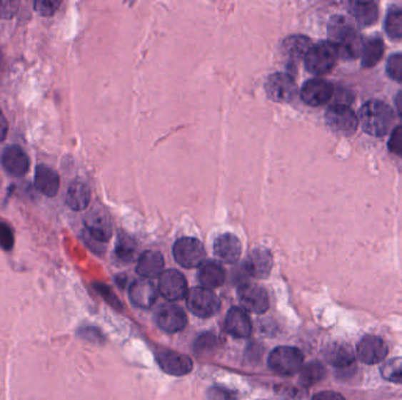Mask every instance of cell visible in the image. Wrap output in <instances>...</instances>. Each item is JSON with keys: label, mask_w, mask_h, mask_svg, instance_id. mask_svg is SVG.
I'll use <instances>...</instances> for the list:
<instances>
[{"label": "cell", "mask_w": 402, "mask_h": 400, "mask_svg": "<svg viewBox=\"0 0 402 400\" xmlns=\"http://www.w3.org/2000/svg\"><path fill=\"white\" fill-rule=\"evenodd\" d=\"M329 43L336 47L338 56L343 59H356L363 54V36L351 20L343 16H334L328 24Z\"/></svg>", "instance_id": "6da1fadb"}, {"label": "cell", "mask_w": 402, "mask_h": 400, "mask_svg": "<svg viewBox=\"0 0 402 400\" xmlns=\"http://www.w3.org/2000/svg\"><path fill=\"white\" fill-rule=\"evenodd\" d=\"M359 118L363 130L372 136H385L394 123L392 108L380 100L366 103L360 109Z\"/></svg>", "instance_id": "7a4b0ae2"}, {"label": "cell", "mask_w": 402, "mask_h": 400, "mask_svg": "<svg viewBox=\"0 0 402 400\" xmlns=\"http://www.w3.org/2000/svg\"><path fill=\"white\" fill-rule=\"evenodd\" d=\"M268 365L280 376H293L301 371L303 366V356L296 347H279L269 354Z\"/></svg>", "instance_id": "3957f363"}, {"label": "cell", "mask_w": 402, "mask_h": 400, "mask_svg": "<svg viewBox=\"0 0 402 400\" xmlns=\"http://www.w3.org/2000/svg\"><path fill=\"white\" fill-rule=\"evenodd\" d=\"M336 47L329 41H320L311 47L305 56V66L307 71L316 76H323L331 72L338 60Z\"/></svg>", "instance_id": "277c9868"}, {"label": "cell", "mask_w": 402, "mask_h": 400, "mask_svg": "<svg viewBox=\"0 0 402 400\" xmlns=\"http://www.w3.org/2000/svg\"><path fill=\"white\" fill-rule=\"evenodd\" d=\"M173 256L178 265L184 268H198L203 265L206 252L203 243L193 237H183L176 242L173 247Z\"/></svg>", "instance_id": "5b68a950"}, {"label": "cell", "mask_w": 402, "mask_h": 400, "mask_svg": "<svg viewBox=\"0 0 402 400\" xmlns=\"http://www.w3.org/2000/svg\"><path fill=\"white\" fill-rule=\"evenodd\" d=\"M186 296L187 308L198 317H211L220 310V299L211 289L194 288Z\"/></svg>", "instance_id": "8992f818"}, {"label": "cell", "mask_w": 402, "mask_h": 400, "mask_svg": "<svg viewBox=\"0 0 402 400\" xmlns=\"http://www.w3.org/2000/svg\"><path fill=\"white\" fill-rule=\"evenodd\" d=\"M326 123L333 132L349 136L356 132L359 120L356 118V113L347 105L334 103L327 109Z\"/></svg>", "instance_id": "52a82bcc"}, {"label": "cell", "mask_w": 402, "mask_h": 400, "mask_svg": "<svg viewBox=\"0 0 402 400\" xmlns=\"http://www.w3.org/2000/svg\"><path fill=\"white\" fill-rule=\"evenodd\" d=\"M87 232L98 243L109 242L114 235L110 215L101 205H96L87 212L84 220Z\"/></svg>", "instance_id": "ba28073f"}, {"label": "cell", "mask_w": 402, "mask_h": 400, "mask_svg": "<svg viewBox=\"0 0 402 400\" xmlns=\"http://www.w3.org/2000/svg\"><path fill=\"white\" fill-rule=\"evenodd\" d=\"M265 91L274 103H289L296 94V81L287 73H274L266 80Z\"/></svg>", "instance_id": "9c48e42d"}, {"label": "cell", "mask_w": 402, "mask_h": 400, "mask_svg": "<svg viewBox=\"0 0 402 400\" xmlns=\"http://www.w3.org/2000/svg\"><path fill=\"white\" fill-rule=\"evenodd\" d=\"M156 363L161 370L171 376H186L193 370V361L186 354L169 349H160L156 352Z\"/></svg>", "instance_id": "30bf717a"}, {"label": "cell", "mask_w": 402, "mask_h": 400, "mask_svg": "<svg viewBox=\"0 0 402 400\" xmlns=\"http://www.w3.org/2000/svg\"><path fill=\"white\" fill-rule=\"evenodd\" d=\"M156 322L161 330L166 331L169 334H176L185 329L187 317L185 311L179 305L166 303L156 311Z\"/></svg>", "instance_id": "8fae6325"}, {"label": "cell", "mask_w": 402, "mask_h": 400, "mask_svg": "<svg viewBox=\"0 0 402 400\" xmlns=\"http://www.w3.org/2000/svg\"><path fill=\"white\" fill-rule=\"evenodd\" d=\"M158 290L167 301H179L187 294L186 278L178 270H166L160 275Z\"/></svg>", "instance_id": "7c38bea8"}, {"label": "cell", "mask_w": 402, "mask_h": 400, "mask_svg": "<svg viewBox=\"0 0 402 400\" xmlns=\"http://www.w3.org/2000/svg\"><path fill=\"white\" fill-rule=\"evenodd\" d=\"M388 354V347L378 336L367 334L356 347V354L363 363L367 365L379 364L385 359Z\"/></svg>", "instance_id": "4fadbf2b"}, {"label": "cell", "mask_w": 402, "mask_h": 400, "mask_svg": "<svg viewBox=\"0 0 402 400\" xmlns=\"http://www.w3.org/2000/svg\"><path fill=\"white\" fill-rule=\"evenodd\" d=\"M333 86L325 79H311L303 83L301 88V99L309 106H323L332 99Z\"/></svg>", "instance_id": "5bb4252c"}, {"label": "cell", "mask_w": 402, "mask_h": 400, "mask_svg": "<svg viewBox=\"0 0 402 400\" xmlns=\"http://www.w3.org/2000/svg\"><path fill=\"white\" fill-rule=\"evenodd\" d=\"M239 301L246 310L254 314H263L269 308L267 291L256 284H243L238 290Z\"/></svg>", "instance_id": "9a60e30c"}, {"label": "cell", "mask_w": 402, "mask_h": 400, "mask_svg": "<svg viewBox=\"0 0 402 400\" xmlns=\"http://www.w3.org/2000/svg\"><path fill=\"white\" fill-rule=\"evenodd\" d=\"M0 163L11 175L23 176L30 168V160L24 149L17 145H7L0 155Z\"/></svg>", "instance_id": "2e32d148"}, {"label": "cell", "mask_w": 402, "mask_h": 400, "mask_svg": "<svg viewBox=\"0 0 402 400\" xmlns=\"http://www.w3.org/2000/svg\"><path fill=\"white\" fill-rule=\"evenodd\" d=\"M273 256L269 250L254 249L243 262V272L254 278H266L272 272Z\"/></svg>", "instance_id": "e0dca14e"}, {"label": "cell", "mask_w": 402, "mask_h": 400, "mask_svg": "<svg viewBox=\"0 0 402 400\" xmlns=\"http://www.w3.org/2000/svg\"><path fill=\"white\" fill-rule=\"evenodd\" d=\"M130 299L136 307L141 309H150L156 302L158 290L152 281L147 278H140L131 284Z\"/></svg>", "instance_id": "ac0fdd59"}, {"label": "cell", "mask_w": 402, "mask_h": 400, "mask_svg": "<svg viewBox=\"0 0 402 400\" xmlns=\"http://www.w3.org/2000/svg\"><path fill=\"white\" fill-rule=\"evenodd\" d=\"M326 361L339 370H348L356 363V354L347 343L336 342L325 349Z\"/></svg>", "instance_id": "d6986e66"}, {"label": "cell", "mask_w": 402, "mask_h": 400, "mask_svg": "<svg viewBox=\"0 0 402 400\" xmlns=\"http://www.w3.org/2000/svg\"><path fill=\"white\" fill-rule=\"evenodd\" d=\"M213 249H214L216 257L220 258L225 263L233 265L239 261L243 247H241L239 238L233 234L226 232L216 238Z\"/></svg>", "instance_id": "ffe728a7"}, {"label": "cell", "mask_w": 402, "mask_h": 400, "mask_svg": "<svg viewBox=\"0 0 402 400\" xmlns=\"http://www.w3.org/2000/svg\"><path fill=\"white\" fill-rule=\"evenodd\" d=\"M34 183H36L38 190L47 198H54L59 192V175L49 165H37L36 174H34Z\"/></svg>", "instance_id": "44dd1931"}, {"label": "cell", "mask_w": 402, "mask_h": 400, "mask_svg": "<svg viewBox=\"0 0 402 400\" xmlns=\"http://www.w3.org/2000/svg\"><path fill=\"white\" fill-rule=\"evenodd\" d=\"M66 205L74 212H81L91 202V189L86 182L76 179L71 182L66 192Z\"/></svg>", "instance_id": "7402d4cb"}, {"label": "cell", "mask_w": 402, "mask_h": 400, "mask_svg": "<svg viewBox=\"0 0 402 400\" xmlns=\"http://www.w3.org/2000/svg\"><path fill=\"white\" fill-rule=\"evenodd\" d=\"M225 329L233 337L246 338L252 334V322L245 311L232 308L227 314Z\"/></svg>", "instance_id": "603a6c76"}, {"label": "cell", "mask_w": 402, "mask_h": 400, "mask_svg": "<svg viewBox=\"0 0 402 400\" xmlns=\"http://www.w3.org/2000/svg\"><path fill=\"white\" fill-rule=\"evenodd\" d=\"M164 267H165V260L163 255L159 252L149 250L140 256L136 265V272L143 278L152 280V278L160 277V275L164 272Z\"/></svg>", "instance_id": "cb8c5ba5"}, {"label": "cell", "mask_w": 402, "mask_h": 400, "mask_svg": "<svg viewBox=\"0 0 402 400\" xmlns=\"http://www.w3.org/2000/svg\"><path fill=\"white\" fill-rule=\"evenodd\" d=\"M198 277L203 288L212 290V289L219 288L223 284L226 274L219 263L210 261L201 265Z\"/></svg>", "instance_id": "d4e9b609"}, {"label": "cell", "mask_w": 402, "mask_h": 400, "mask_svg": "<svg viewBox=\"0 0 402 400\" xmlns=\"http://www.w3.org/2000/svg\"><path fill=\"white\" fill-rule=\"evenodd\" d=\"M349 11L354 19L363 26L373 25L379 16L378 6L373 1H352L349 4Z\"/></svg>", "instance_id": "484cf974"}, {"label": "cell", "mask_w": 402, "mask_h": 400, "mask_svg": "<svg viewBox=\"0 0 402 400\" xmlns=\"http://www.w3.org/2000/svg\"><path fill=\"white\" fill-rule=\"evenodd\" d=\"M312 46V41L308 36H292L283 41V51L289 59L299 60L306 56Z\"/></svg>", "instance_id": "4316f807"}, {"label": "cell", "mask_w": 402, "mask_h": 400, "mask_svg": "<svg viewBox=\"0 0 402 400\" xmlns=\"http://www.w3.org/2000/svg\"><path fill=\"white\" fill-rule=\"evenodd\" d=\"M383 52H385V45L380 38H372V39L367 40L363 46V54H361L363 66L367 67V68L376 66V63L383 59Z\"/></svg>", "instance_id": "83f0119b"}, {"label": "cell", "mask_w": 402, "mask_h": 400, "mask_svg": "<svg viewBox=\"0 0 402 400\" xmlns=\"http://www.w3.org/2000/svg\"><path fill=\"white\" fill-rule=\"evenodd\" d=\"M326 376V369L319 361H312L303 366L300 371V381L305 386H312L323 381Z\"/></svg>", "instance_id": "f1b7e54d"}, {"label": "cell", "mask_w": 402, "mask_h": 400, "mask_svg": "<svg viewBox=\"0 0 402 400\" xmlns=\"http://www.w3.org/2000/svg\"><path fill=\"white\" fill-rule=\"evenodd\" d=\"M386 32L392 39L402 38V9L392 7L387 14L385 21Z\"/></svg>", "instance_id": "f546056e"}, {"label": "cell", "mask_w": 402, "mask_h": 400, "mask_svg": "<svg viewBox=\"0 0 402 400\" xmlns=\"http://www.w3.org/2000/svg\"><path fill=\"white\" fill-rule=\"evenodd\" d=\"M136 252V243L130 236L120 235L116 245V257L124 263L134 261Z\"/></svg>", "instance_id": "4dcf8cb0"}, {"label": "cell", "mask_w": 402, "mask_h": 400, "mask_svg": "<svg viewBox=\"0 0 402 400\" xmlns=\"http://www.w3.org/2000/svg\"><path fill=\"white\" fill-rule=\"evenodd\" d=\"M380 374L385 381L402 385V358H393L383 363Z\"/></svg>", "instance_id": "1f68e13d"}, {"label": "cell", "mask_w": 402, "mask_h": 400, "mask_svg": "<svg viewBox=\"0 0 402 400\" xmlns=\"http://www.w3.org/2000/svg\"><path fill=\"white\" fill-rule=\"evenodd\" d=\"M218 347V337L212 332L200 334L194 342V351L196 354H210Z\"/></svg>", "instance_id": "d6a6232c"}, {"label": "cell", "mask_w": 402, "mask_h": 400, "mask_svg": "<svg viewBox=\"0 0 402 400\" xmlns=\"http://www.w3.org/2000/svg\"><path fill=\"white\" fill-rule=\"evenodd\" d=\"M61 5L60 0H37L34 1V11L43 17H51L57 12Z\"/></svg>", "instance_id": "836d02e7"}, {"label": "cell", "mask_w": 402, "mask_h": 400, "mask_svg": "<svg viewBox=\"0 0 402 400\" xmlns=\"http://www.w3.org/2000/svg\"><path fill=\"white\" fill-rule=\"evenodd\" d=\"M387 73L396 81L402 83V54H393L387 61Z\"/></svg>", "instance_id": "e575fe53"}, {"label": "cell", "mask_w": 402, "mask_h": 400, "mask_svg": "<svg viewBox=\"0 0 402 400\" xmlns=\"http://www.w3.org/2000/svg\"><path fill=\"white\" fill-rule=\"evenodd\" d=\"M94 287L96 292H98L111 307H114L116 310H121V309H123L121 302L118 299L114 291L111 290L107 285L101 284V283H96Z\"/></svg>", "instance_id": "d590c367"}, {"label": "cell", "mask_w": 402, "mask_h": 400, "mask_svg": "<svg viewBox=\"0 0 402 400\" xmlns=\"http://www.w3.org/2000/svg\"><path fill=\"white\" fill-rule=\"evenodd\" d=\"M14 236L12 229L6 223H0V248L9 252L14 248Z\"/></svg>", "instance_id": "8d00e7d4"}, {"label": "cell", "mask_w": 402, "mask_h": 400, "mask_svg": "<svg viewBox=\"0 0 402 400\" xmlns=\"http://www.w3.org/2000/svg\"><path fill=\"white\" fill-rule=\"evenodd\" d=\"M210 400H236V394L225 387H212L207 392Z\"/></svg>", "instance_id": "74e56055"}, {"label": "cell", "mask_w": 402, "mask_h": 400, "mask_svg": "<svg viewBox=\"0 0 402 400\" xmlns=\"http://www.w3.org/2000/svg\"><path fill=\"white\" fill-rule=\"evenodd\" d=\"M388 147L393 153H396V155L402 158V126H398L393 130Z\"/></svg>", "instance_id": "f35d334b"}, {"label": "cell", "mask_w": 402, "mask_h": 400, "mask_svg": "<svg viewBox=\"0 0 402 400\" xmlns=\"http://www.w3.org/2000/svg\"><path fill=\"white\" fill-rule=\"evenodd\" d=\"M19 3L18 1H0V18L11 19L17 14Z\"/></svg>", "instance_id": "ab89813d"}, {"label": "cell", "mask_w": 402, "mask_h": 400, "mask_svg": "<svg viewBox=\"0 0 402 400\" xmlns=\"http://www.w3.org/2000/svg\"><path fill=\"white\" fill-rule=\"evenodd\" d=\"M312 400H346L343 394L334 392V391H323L316 394Z\"/></svg>", "instance_id": "60d3db41"}, {"label": "cell", "mask_w": 402, "mask_h": 400, "mask_svg": "<svg viewBox=\"0 0 402 400\" xmlns=\"http://www.w3.org/2000/svg\"><path fill=\"white\" fill-rule=\"evenodd\" d=\"M7 130H9V125H7L6 118L0 109V143H3L4 140L6 139Z\"/></svg>", "instance_id": "b9f144b4"}, {"label": "cell", "mask_w": 402, "mask_h": 400, "mask_svg": "<svg viewBox=\"0 0 402 400\" xmlns=\"http://www.w3.org/2000/svg\"><path fill=\"white\" fill-rule=\"evenodd\" d=\"M80 334L83 337L86 338V339H90V337H94V341H99L100 334L98 330L94 329V327H86V329H83L80 331Z\"/></svg>", "instance_id": "7bdbcfd3"}, {"label": "cell", "mask_w": 402, "mask_h": 400, "mask_svg": "<svg viewBox=\"0 0 402 400\" xmlns=\"http://www.w3.org/2000/svg\"><path fill=\"white\" fill-rule=\"evenodd\" d=\"M396 107L399 116L402 118V91L396 96Z\"/></svg>", "instance_id": "ee69618b"}]
</instances>
